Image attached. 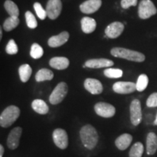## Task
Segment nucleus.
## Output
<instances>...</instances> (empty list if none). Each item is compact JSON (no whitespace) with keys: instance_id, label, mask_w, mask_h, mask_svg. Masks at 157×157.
<instances>
[{"instance_id":"25","label":"nucleus","mask_w":157,"mask_h":157,"mask_svg":"<svg viewBox=\"0 0 157 157\" xmlns=\"http://www.w3.org/2000/svg\"><path fill=\"white\" fill-rule=\"evenodd\" d=\"M20 21L18 17L10 16L5 20L3 25V28L6 31H10L13 29L16 28L17 25H18Z\"/></svg>"},{"instance_id":"12","label":"nucleus","mask_w":157,"mask_h":157,"mask_svg":"<svg viewBox=\"0 0 157 157\" xmlns=\"http://www.w3.org/2000/svg\"><path fill=\"white\" fill-rule=\"evenodd\" d=\"M84 88L93 95H99L103 90V85L99 80L88 78L84 81Z\"/></svg>"},{"instance_id":"36","label":"nucleus","mask_w":157,"mask_h":157,"mask_svg":"<svg viewBox=\"0 0 157 157\" xmlns=\"http://www.w3.org/2000/svg\"><path fill=\"white\" fill-rule=\"evenodd\" d=\"M154 124L157 126V113H156V119H155V120L154 121Z\"/></svg>"},{"instance_id":"6","label":"nucleus","mask_w":157,"mask_h":157,"mask_svg":"<svg viewBox=\"0 0 157 157\" xmlns=\"http://www.w3.org/2000/svg\"><path fill=\"white\" fill-rule=\"evenodd\" d=\"M130 111V121L134 126L140 124L142 121V109H141V103L138 99H135L131 102L129 106Z\"/></svg>"},{"instance_id":"7","label":"nucleus","mask_w":157,"mask_h":157,"mask_svg":"<svg viewBox=\"0 0 157 157\" xmlns=\"http://www.w3.org/2000/svg\"><path fill=\"white\" fill-rule=\"evenodd\" d=\"M95 111L98 116L104 118H111L115 115L116 109L111 104L99 102L95 105Z\"/></svg>"},{"instance_id":"17","label":"nucleus","mask_w":157,"mask_h":157,"mask_svg":"<svg viewBox=\"0 0 157 157\" xmlns=\"http://www.w3.org/2000/svg\"><path fill=\"white\" fill-rule=\"evenodd\" d=\"M132 141V136L128 133H124L116 139L115 145L120 151H124L130 146Z\"/></svg>"},{"instance_id":"18","label":"nucleus","mask_w":157,"mask_h":157,"mask_svg":"<svg viewBox=\"0 0 157 157\" xmlns=\"http://www.w3.org/2000/svg\"><path fill=\"white\" fill-rule=\"evenodd\" d=\"M157 151V135L149 132L146 138V151L148 155H154Z\"/></svg>"},{"instance_id":"19","label":"nucleus","mask_w":157,"mask_h":157,"mask_svg":"<svg viewBox=\"0 0 157 157\" xmlns=\"http://www.w3.org/2000/svg\"><path fill=\"white\" fill-rule=\"evenodd\" d=\"M50 66L57 70H64L69 66V60L65 57H54L50 60Z\"/></svg>"},{"instance_id":"31","label":"nucleus","mask_w":157,"mask_h":157,"mask_svg":"<svg viewBox=\"0 0 157 157\" xmlns=\"http://www.w3.org/2000/svg\"><path fill=\"white\" fill-rule=\"evenodd\" d=\"M34 8L35 10V12H36L37 16H38L41 20H44L47 17H48V14H47L46 10H44L40 3L35 2L34 5Z\"/></svg>"},{"instance_id":"34","label":"nucleus","mask_w":157,"mask_h":157,"mask_svg":"<svg viewBox=\"0 0 157 157\" xmlns=\"http://www.w3.org/2000/svg\"><path fill=\"white\" fill-rule=\"evenodd\" d=\"M137 0H121V6L124 9H128L131 6H136Z\"/></svg>"},{"instance_id":"9","label":"nucleus","mask_w":157,"mask_h":157,"mask_svg":"<svg viewBox=\"0 0 157 157\" xmlns=\"http://www.w3.org/2000/svg\"><path fill=\"white\" fill-rule=\"evenodd\" d=\"M62 10V2L60 0H49L46 6L48 17L50 19L58 18Z\"/></svg>"},{"instance_id":"5","label":"nucleus","mask_w":157,"mask_h":157,"mask_svg":"<svg viewBox=\"0 0 157 157\" xmlns=\"http://www.w3.org/2000/svg\"><path fill=\"white\" fill-rule=\"evenodd\" d=\"M157 10L151 0H142L138 7V15L141 19H148L156 14Z\"/></svg>"},{"instance_id":"13","label":"nucleus","mask_w":157,"mask_h":157,"mask_svg":"<svg viewBox=\"0 0 157 157\" xmlns=\"http://www.w3.org/2000/svg\"><path fill=\"white\" fill-rule=\"evenodd\" d=\"M124 25L120 22H113L111 23L106 27L105 30V33L106 36L111 39L117 38L123 32Z\"/></svg>"},{"instance_id":"26","label":"nucleus","mask_w":157,"mask_h":157,"mask_svg":"<svg viewBox=\"0 0 157 157\" xmlns=\"http://www.w3.org/2000/svg\"><path fill=\"white\" fill-rule=\"evenodd\" d=\"M5 8L10 16L18 17L19 10L17 6L11 0H7L5 2Z\"/></svg>"},{"instance_id":"16","label":"nucleus","mask_w":157,"mask_h":157,"mask_svg":"<svg viewBox=\"0 0 157 157\" xmlns=\"http://www.w3.org/2000/svg\"><path fill=\"white\" fill-rule=\"evenodd\" d=\"M69 38V34L67 31H63L57 36L50 37L48 40V44L51 48H58L67 42Z\"/></svg>"},{"instance_id":"23","label":"nucleus","mask_w":157,"mask_h":157,"mask_svg":"<svg viewBox=\"0 0 157 157\" xmlns=\"http://www.w3.org/2000/svg\"><path fill=\"white\" fill-rule=\"evenodd\" d=\"M19 76L20 78L23 82H26L31 77L32 74V68L29 64H23L19 68Z\"/></svg>"},{"instance_id":"1","label":"nucleus","mask_w":157,"mask_h":157,"mask_svg":"<svg viewBox=\"0 0 157 157\" xmlns=\"http://www.w3.org/2000/svg\"><path fill=\"white\" fill-rule=\"evenodd\" d=\"M80 137L83 146L89 150H93L97 146L98 134L95 127L90 124H86L80 130Z\"/></svg>"},{"instance_id":"14","label":"nucleus","mask_w":157,"mask_h":157,"mask_svg":"<svg viewBox=\"0 0 157 157\" xmlns=\"http://www.w3.org/2000/svg\"><path fill=\"white\" fill-rule=\"evenodd\" d=\"M102 5L101 0H87L80 5L79 8L83 13L92 14L98 11Z\"/></svg>"},{"instance_id":"10","label":"nucleus","mask_w":157,"mask_h":157,"mask_svg":"<svg viewBox=\"0 0 157 157\" xmlns=\"http://www.w3.org/2000/svg\"><path fill=\"white\" fill-rule=\"evenodd\" d=\"M21 134H22V128L20 127H15L10 131L7 140V147L10 149L15 150L18 147Z\"/></svg>"},{"instance_id":"37","label":"nucleus","mask_w":157,"mask_h":157,"mask_svg":"<svg viewBox=\"0 0 157 157\" xmlns=\"http://www.w3.org/2000/svg\"><path fill=\"white\" fill-rule=\"evenodd\" d=\"M2 38V30H0V39Z\"/></svg>"},{"instance_id":"29","label":"nucleus","mask_w":157,"mask_h":157,"mask_svg":"<svg viewBox=\"0 0 157 157\" xmlns=\"http://www.w3.org/2000/svg\"><path fill=\"white\" fill-rule=\"evenodd\" d=\"M43 54H44V50L42 47L36 43H34L31 48V56L34 59H39L42 58Z\"/></svg>"},{"instance_id":"2","label":"nucleus","mask_w":157,"mask_h":157,"mask_svg":"<svg viewBox=\"0 0 157 157\" xmlns=\"http://www.w3.org/2000/svg\"><path fill=\"white\" fill-rule=\"evenodd\" d=\"M111 53L116 58L126 59L130 61L143 62L146 59L144 55L137 51L128 50L121 48H114L111 50Z\"/></svg>"},{"instance_id":"32","label":"nucleus","mask_w":157,"mask_h":157,"mask_svg":"<svg viewBox=\"0 0 157 157\" xmlns=\"http://www.w3.org/2000/svg\"><path fill=\"white\" fill-rule=\"evenodd\" d=\"M17 51H18V48H17L16 43L13 39H10L6 46L7 53L9 55H15L17 53Z\"/></svg>"},{"instance_id":"35","label":"nucleus","mask_w":157,"mask_h":157,"mask_svg":"<svg viewBox=\"0 0 157 157\" xmlns=\"http://www.w3.org/2000/svg\"><path fill=\"white\" fill-rule=\"evenodd\" d=\"M4 151H5V148H4L2 145H0V157L3 156Z\"/></svg>"},{"instance_id":"8","label":"nucleus","mask_w":157,"mask_h":157,"mask_svg":"<svg viewBox=\"0 0 157 157\" xmlns=\"http://www.w3.org/2000/svg\"><path fill=\"white\" fill-rule=\"evenodd\" d=\"M53 142L57 147L60 149H66L68 145V135L65 129L58 128L52 133Z\"/></svg>"},{"instance_id":"20","label":"nucleus","mask_w":157,"mask_h":157,"mask_svg":"<svg viewBox=\"0 0 157 157\" xmlns=\"http://www.w3.org/2000/svg\"><path fill=\"white\" fill-rule=\"evenodd\" d=\"M81 25L83 32L85 34H90L95 30L97 23L95 20L92 17H84L82 19Z\"/></svg>"},{"instance_id":"33","label":"nucleus","mask_w":157,"mask_h":157,"mask_svg":"<svg viewBox=\"0 0 157 157\" xmlns=\"http://www.w3.org/2000/svg\"><path fill=\"white\" fill-rule=\"evenodd\" d=\"M147 106L149 108L157 107V93H154L149 96L146 101Z\"/></svg>"},{"instance_id":"27","label":"nucleus","mask_w":157,"mask_h":157,"mask_svg":"<svg viewBox=\"0 0 157 157\" xmlns=\"http://www.w3.org/2000/svg\"><path fill=\"white\" fill-rule=\"evenodd\" d=\"M148 84V78L146 74H140L137 80L136 88L138 92H143L146 89Z\"/></svg>"},{"instance_id":"24","label":"nucleus","mask_w":157,"mask_h":157,"mask_svg":"<svg viewBox=\"0 0 157 157\" xmlns=\"http://www.w3.org/2000/svg\"><path fill=\"white\" fill-rule=\"evenodd\" d=\"M144 151V146L140 142L135 143L129 152V157H142Z\"/></svg>"},{"instance_id":"15","label":"nucleus","mask_w":157,"mask_h":157,"mask_svg":"<svg viewBox=\"0 0 157 157\" xmlns=\"http://www.w3.org/2000/svg\"><path fill=\"white\" fill-rule=\"evenodd\" d=\"M85 66L90 68H109L113 66L114 63L112 60L105 58L99 59H90L85 62Z\"/></svg>"},{"instance_id":"11","label":"nucleus","mask_w":157,"mask_h":157,"mask_svg":"<svg viewBox=\"0 0 157 157\" xmlns=\"http://www.w3.org/2000/svg\"><path fill=\"white\" fill-rule=\"evenodd\" d=\"M113 90L118 94H129L137 90L136 84L131 82H117L113 84Z\"/></svg>"},{"instance_id":"28","label":"nucleus","mask_w":157,"mask_h":157,"mask_svg":"<svg viewBox=\"0 0 157 157\" xmlns=\"http://www.w3.org/2000/svg\"><path fill=\"white\" fill-rule=\"evenodd\" d=\"M104 75L108 78H120L123 75V71L119 68H107L104 70Z\"/></svg>"},{"instance_id":"30","label":"nucleus","mask_w":157,"mask_h":157,"mask_svg":"<svg viewBox=\"0 0 157 157\" xmlns=\"http://www.w3.org/2000/svg\"><path fill=\"white\" fill-rule=\"evenodd\" d=\"M25 21H26L27 25L29 29H34L37 27V21L35 18L34 15L30 11H26L25 14Z\"/></svg>"},{"instance_id":"21","label":"nucleus","mask_w":157,"mask_h":157,"mask_svg":"<svg viewBox=\"0 0 157 157\" xmlns=\"http://www.w3.org/2000/svg\"><path fill=\"white\" fill-rule=\"evenodd\" d=\"M31 107L35 112L39 114H47L49 112L48 104L41 99H36L31 103Z\"/></svg>"},{"instance_id":"3","label":"nucleus","mask_w":157,"mask_h":157,"mask_svg":"<svg viewBox=\"0 0 157 157\" xmlns=\"http://www.w3.org/2000/svg\"><path fill=\"white\" fill-rule=\"evenodd\" d=\"M21 114L18 107L15 105H10L2 112L0 115V125L2 127L7 128L13 124Z\"/></svg>"},{"instance_id":"4","label":"nucleus","mask_w":157,"mask_h":157,"mask_svg":"<svg viewBox=\"0 0 157 157\" xmlns=\"http://www.w3.org/2000/svg\"><path fill=\"white\" fill-rule=\"evenodd\" d=\"M68 93V86L66 82H60L52 92L49 101L52 105H57L63 101Z\"/></svg>"},{"instance_id":"22","label":"nucleus","mask_w":157,"mask_h":157,"mask_svg":"<svg viewBox=\"0 0 157 157\" xmlns=\"http://www.w3.org/2000/svg\"><path fill=\"white\" fill-rule=\"evenodd\" d=\"M54 77L53 72L48 68H42L37 72L35 78L36 81L38 82L44 81H50Z\"/></svg>"}]
</instances>
